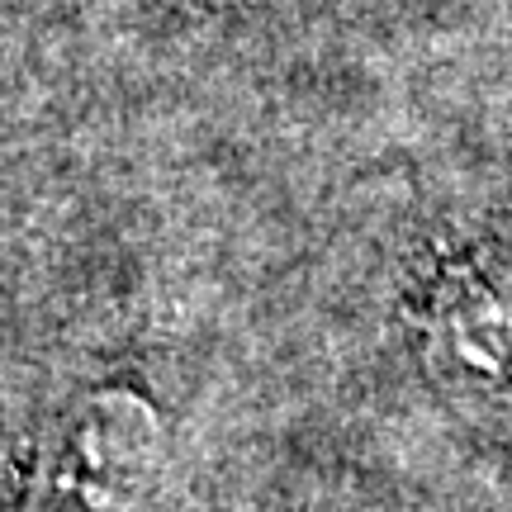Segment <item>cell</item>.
Listing matches in <instances>:
<instances>
[{"label": "cell", "mask_w": 512, "mask_h": 512, "mask_svg": "<svg viewBox=\"0 0 512 512\" xmlns=\"http://www.w3.org/2000/svg\"><path fill=\"white\" fill-rule=\"evenodd\" d=\"M195 5H228V0H195Z\"/></svg>", "instance_id": "7a4b0ae2"}, {"label": "cell", "mask_w": 512, "mask_h": 512, "mask_svg": "<svg viewBox=\"0 0 512 512\" xmlns=\"http://www.w3.org/2000/svg\"><path fill=\"white\" fill-rule=\"evenodd\" d=\"M152 456V418L128 394H100L76 413L48 475L43 512H124Z\"/></svg>", "instance_id": "6da1fadb"}]
</instances>
